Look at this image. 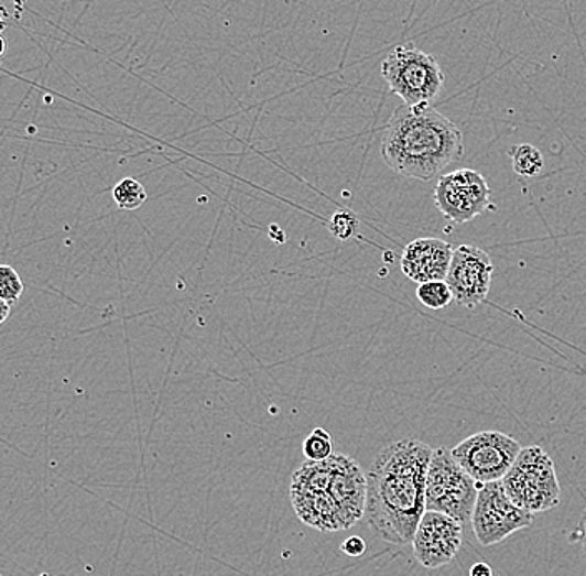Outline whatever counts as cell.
Masks as SVG:
<instances>
[{
	"mask_svg": "<svg viewBox=\"0 0 586 576\" xmlns=\"http://www.w3.org/2000/svg\"><path fill=\"white\" fill-rule=\"evenodd\" d=\"M433 448L403 438L382 448L367 474L365 519L389 543L409 545L425 510L426 471Z\"/></svg>",
	"mask_w": 586,
	"mask_h": 576,
	"instance_id": "obj_1",
	"label": "cell"
},
{
	"mask_svg": "<svg viewBox=\"0 0 586 576\" xmlns=\"http://www.w3.org/2000/svg\"><path fill=\"white\" fill-rule=\"evenodd\" d=\"M290 501L299 520L318 532L348 530L365 517L367 474L347 455L304 461L293 471Z\"/></svg>",
	"mask_w": 586,
	"mask_h": 576,
	"instance_id": "obj_2",
	"label": "cell"
},
{
	"mask_svg": "<svg viewBox=\"0 0 586 576\" xmlns=\"http://www.w3.org/2000/svg\"><path fill=\"white\" fill-rule=\"evenodd\" d=\"M382 161L395 174L428 182L464 159V133L432 106H400L383 132Z\"/></svg>",
	"mask_w": 586,
	"mask_h": 576,
	"instance_id": "obj_3",
	"label": "cell"
},
{
	"mask_svg": "<svg viewBox=\"0 0 586 576\" xmlns=\"http://www.w3.org/2000/svg\"><path fill=\"white\" fill-rule=\"evenodd\" d=\"M382 77L405 106H430L442 94L445 74L438 61L413 44L397 45L382 62Z\"/></svg>",
	"mask_w": 586,
	"mask_h": 576,
	"instance_id": "obj_4",
	"label": "cell"
},
{
	"mask_svg": "<svg viewBox=\"0 0 586 576\" xmlns=\"http://www.w3.org/2000/svg\"><path fill=\"white\" fill-rule=\"evenodd\" d=\"M501 483L511 501L533 515L555 509L562 497L555 464L542 447L522 448Z\"/></svg>",
	"mask_w": 586,
	"mask_h": 576,
	"instance_id": "obj_5",
	"label": "cell"
},
{
	"mask_svg": "<svg viewBox=\"0 0 586 576\" xmlns=\"http://www.w3.org/2000/svg\"><path fill=\"white\" fill-rule=\"evenodd\" d=\"M480 483L455 460L447 447L435 448L426 471L425 510L470 522Z\"/></svg>",
	"mask_w": 586,
	"mask_h": 576,
	"instance_id": "obj_6",
	"label": "cell"
},
{
	"mask_svg": "<svg viewBox=\"0 0 586 576\" xmlns=\"http://www.w3.org/2000/svg\"><path fill=\"white\" fill-rule=\"evenodd\" d=\"M535 515L511 501L501 481L478 487L477 501L471 513V526L480 545L491 546L532 525Z\"/></svg>",
	"mask_w": 586,
	"mask_h": 576,
	"instance_id": "obj_7",
	"label": "cell"
},
{
	"mask_svg": "<svg viewBox=\"0 0 586 576\" xmlns=\"http://www.w3.org/2000/svg\"><path fill=\"white\" fill-rule=\"evenodd\" d=\"M522 448L516 438L491 430L465 438L452 450V455L457 464L481 485L501 481Z\"/></svg>",
	"mask_w": 586,
	"mask_h": 576,
	"instance_id": "obj_8",
	"label": "cell"
},
{
	"mask_svg": "<svg viewBox=\"0 0 586 576\" xmlns=\"http://www.w3.org/2000/svg\"><path fill=\"white\" fill-rule=\"evenodd\" d=\"M433 197L445 219L457 226L470 222L493 207L487 178L474 169H460L442 175L436 182Z\"/></svg>",
	"mask_w": 586,
	"mask_h": 576,
	"instance_id": "obj_9",
	"label": "cell"
},
{
	"mask_svg": "<svg viewBox=\"0 0 586 576\" xmlns=\"http://www.w3.org/2000/svg\"><path fill=\"white\" fill-rule=\"evenodd\" d=\"M493 270L490 256L480 247H457L445 279L451 286L455 304L464 308H475L484 304L490 294Z\"/></svg>",
	"mask_w": 586,
	"mask_h": 576,
	"instance_id": "obj_10",
	"label": "cell"
},
{
	"mask_svg": "<svg viewBox=\"0 0 586 576\" xmlns=\"http://www.w3.org/2000/svg\"><path fill=\"white\" fill-rule=\"evenodd\" d=\"M462 540L464 525L460 522L444 513L426 510L413 535V555L425 568H442L458 555Z\"/></svg>",
	"mask_w": 586,
	"mask_h": 576,
	"instance_id": "obj_11",
	"label": "cell"
},
{
	"mask_svg": "<svg viewBox=\"0 0 586 576\" xmlns=\"http://www.w3.org/2000/svg\"><path fill=\"white\" fill-rule=\"evenodd\" d=\"M454 246L442 239H416L405 247L400 260L402 272L413 282L425 283L447 279Z\"/></svg>",
	"mask_w": 586,
	"mask_h": 576,
	"instance_id": "obj_12",
	"label": "cell"
},
{
	"mask_svg": "<svg viewBox=\"0 0 586 576\" xmlns=\"http://www.w3.org/2000/svg\"><path fill=\"white\" fill-rule=\"evenodd\" d=\"M511 165L517 175L525 178H533L542 174L545 167V159L539 149L532 143H520L510 151Z\"/></svg>",
	"mask_w": 586,
	"mask_h": 576,
	"instance_id": "obj_13",
	"label": "cell"
},
{
	"mask_svg": "<svg viewBox=\"0 0 586 576\" xmlns=\"http://www.w3.org/2000/svg\"><path fill=\"white\" fill-rule=\"evenodd\" d=\"M113 202L122 210H137L146 202V191L132 177L122 178L112 191Z\"/></svg>",
	"mask_w": 586,
	"mask_h": 576,
	"instance_id": "obj_14",
	"label": "cell"
},
{
	"mask_svg": "<svg viewBox=\"0 0 586 576\" xmlns=\"http://www.w3.org/2000/svg\"><path fill=\"white\" fill-rule=\"evenodd\" d=\"M416 298L422 302V305L432 308V311L448 307L454 302L451 286L445 280L420 283L419 289H416Z\"/></svg>",
	"mask_w": 586,
	"mask_h": 576,
	"instance_id": "obj_15",
	"label": "cell"
},
{
	"mask_svg": "<svg viewBox=\"0 0 586 576\" xmlns=\"http://www.w3.org/2000/svg\"><path fill=\"white\" fill-rule=\"evenodd\" d=\"M332 454H334V442L327 430H312L304 442V457L311 461H322L327 460Z\"/></svg>",
	"mask_w": 586,
	"mask_h": 576,
	"instance_id": "obj_16",
	"label": "cell"
},
{
	"mask_svg": "<svg viewBox=\"0 0 586 576\" xmlns=\"http://www.w3.org/2000/svg\"><path fill=\"white\" fill-rule=\"evenodd\" d=\"M25 286L18 270L11 265H0V298L15 305L24 295Z\"/></svg>",
	"mask_w": 586,
	"mask_h": 576,
	"instance_id": "obj_17",
	"label": "cell"
},
{
	"mask_svg": "<svg viewBox=\"0 0 586 576\" xmlns=\"http://www.w3.org/2000/svg\"><path fill=\"white\" fill-rule=\"evenodd\" d=\"M358 226H360V222H358L357 215L354 211L341 208V210L335 211L334 217L328 222V230H330L335 239L345 242V240L354 239L357 236Z\"/></svg>",
	"mask_w": 586,
	"mask_h": 576,
	"instance_id": "obj_18",
	"label": "cell"
},
{
	"mask_svg": "<svg viewBox=\"0 0 586 576\" xmlns=\"http://www.w3.org/2000/svg\"><path fill=\"white\" fill-rule=\"evenodd\" d=\"M341 552L347 553L348 556H361L367 552V543L361 536H350L341 545Z\"/></svg>",
	"mask_w": 586,
	"mask_h": 576,
	"instance_id": "obj_19",
	"label": "cell"
},
{
	"mask_svg": "<svg viewBox=\"0 0 586 576\" xmlns=\"http://www.w3.org/2000/svg\"><path fill=\"white\" fill-rule=\"evenodd\" d=\"M569 542L578 543L582 546L583 555L586 558V509L583 510L582 519H579L578 525L573 530L572 535H569Z\"/></svg>",
	"mask_w": 586,
	"mask_h": 576,
	"instance_id": "obj_20",
	"label": "cell"
},
{
	"mask_svg": "<svg viewBox=\"0 0 586 576\" xmlns=\"http://www.w3.org/2000/svg\"><path fill=\"white\" fill-rule=\"evenodd\" d=\"M470 576H493V569L488 563H475L471 566Z\"/></svg>",
	"mask_w": 586,
	"mask_h": 576,
	"instance_id": "obj_21",
	"label": "cell"
},
{
	"mask_svg": "<svg viewBox=\"0 0 586 576\" xmlns=\"http://www.w3.org/2000/svg\"><path fill=\"white\" fill-rule=\"evenodd\" d=\"M9 315H11V305L0 298V325H4V322H8Z\"/></svg>",
	"mask_w": 586,
	"mask_h": 576,
	"instance_id": "obj_22",
	"label": "cell"
},
{
	"mask_svg": "<svg viewBox=\"0 0 586 576\" xmlns=\"http://www.w3.org/2000/svg\"><path fill=\"white\" fill-rule=\"evenodd\" d=\"M8 54V41H6L4 35L0 34V58L4 57Z\"/></svg>",
	"mask_w": 586,
	"mask_h": 576,
	"instance_id": "obj_23",
	"label": "cell"
},
{
	"mask_svg": "<svg viewBox=\"0 0 586 576\" xmlns=\"http://www.w3.org/2000/svg\"><path fill=\"white\" fill-rule=\"evenodd\" d=\"M6 28V11L4 8H0V31Z\"/></svg>",
	"mask_w": 586,
	"mask_h": 576,
	"instance_id": "obj_24",
	"label": "cell"
},
{
	"mask_svg": "<svg viewBox=\"0 0 586 576\" xmlns=\"http://www.w3.org/2000/svg\"><path fill=\"white\" fill-rule=\"evenodd\" d=\"M39 576H52V575H47V573H44V575H39Z\"/></svg>",
	"mask_w": 586,
	"mask_h": 576,
	"instance_id": "obj_25",
	"label": "cell"
}]
</instances>
